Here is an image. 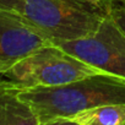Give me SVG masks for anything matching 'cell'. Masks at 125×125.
Segmentation results:
<instances>
[{"label": "cell", "mask_w": 125, "mask_h": 125, "mask_svg": "<svg viewBox=\"0 0 125 125\" xmlns=\"http://www.w3.org/2000/svg\"><path fill=\"white\" fill-rule=\"evenodd\" d=\"M19 96L43 124L101 105L125 104V80L99 74L55 87L20 88Z\"/></svg>", "instance_id": "cell-1"}, {"label": "cell", "mask_w": 125, "mask_h": 125, "mask_svg": "<svg viewBox=\"0 0 125 125\" xmlns=\"http://www.w3.org/2000/svg\"><path fill=\"white\" fill-rule=\"evenodd\" d=\"M12 11L52 42L90 37L107 15L79 0H17Z\"/></svg>", "instance_id": "cell-2"}, {"label": "cell", "mask_w": 125, "mask_h": 125, "mask_svg": "<svg viewBox=\"0 0 125 125\" xmlns=\"http://www.w3.org/2000/svg\"><path fill=\"white\" fill-rule=\"evenodd\" d=\"M99 74L104 73L50 44L21 60L3 77L21 88H32L61 86Z\"/></svg>", "instance_id": "cell-3"}, {"label": "cell", "mask_w": 125, "mask_h": 125, "mask_svg": "<svg viewBox=\"0 0 125 125\" xmlns=\"http://www.w3.org/2000/svg\"><path fill=\"white\" fill-rule=\"evenodd\" d=\"M52 44L104 74L125 80V33L108 12L99 28L90 37L53 41Z\"/></svg>", "instance_id": "cell-4"}, {"label": "cell", "mask_w": 125, "mask_h": 125, "mask_svg": "<svg viewBox=\"0 0 125 125\" xmlns=\"http://www.w3.org/2000/svg\"><path fill=\"white\" fill-rule=\"evenodd\" d=\"M52 41L14 11L0 10V76Z\"/></svg>", "instance_id": "cell-5"}, {"label": "cell", "mask_w": 125, "mask_h": 125, "mask_svg": "<svg viewBox=\"0 0 125 125\" xmlns=\"http://www.w3.org/2000/svg\"><path fill=\"white\" fill-rule=\"evenodd\" d=\"M20 86L0 77V125H39L33 109L20 98Z\"/></svg>", "instance_id": "cell-6"}, {"label": "cell", "mask_w": 125, "mask_h": 125, "mask_svg": "<svg viewBox=\"0 0 125 125\" xmlns=\"http://www.w3.org/2000/svg\"><path fill=\"white\" fill-rule=\"evenodd\" d=\"M79 125H125V104H107L69 118Z\"/></svg>", "instance_id": "cell-7"}, {"label": "cell", "mask_w": 125, "mask_h": 125, "mask_svg": "<svg viewBox=\"0 0 125 125\" xmlns=\"http://www.w3.org/2000/svg\"><path fill=\"white\" fill-rule=\"evenodd\" d=\"M107 12L114 19V21L125 33V5L119 3L118 0H110Z\"/></svg>", "instance_id": "cell-8"}, {"label": "cell", "mask_w": 125, "mask_h": 125, "mask_svg": "<svg viewBox=\"0 0 125 125\" xmlns=\"http://www.w3.org/2000/svg\"><path fill=\"white\" fill-rule=\"evenodd\" d=\"M81 3H85V4H88L101 11H104L107 12V9H108V5L110 3V0H79Z\"/></svg>", "instance_id": "cell-9"}, {"label": "cell", "mask_w": 125, "mask_h": 125, "mask_svg": "<svg viewBox=\"0 0 125 125\" xmlns=\"http://www.w3.org/2000/svg\"><path fill=\"white\" fill-rule=\"evenodd\" d=\"M17 0H0V10H8L12 11Z\"/></svg>", "instance_id": "cell-10"}, {"label": "cell", "mask_w": 125, "mask_h": 125, "mask_svg": "<svg viewBox=\"0 0 125 125\" xmlns=\"http://www.w3.org/2000/svg\"><path fill=\"white\" fill-rule=\"evenodd\" d=\"M39 125H79V124L73 121V120H69V119H58V120L43 123V124H39Z\"/></svg>", "instance_id": "cell-11"}, {"label": "cell", "mask_w": 125, "mask_h": 125, "mask_svg": "<svg viewBox=\"0 0 125 125\" xmlns=\"http://www.w3.org/2000/svg\"><path fill=\"white\" fill-rule=\"evenodd\" d=\"M118 1H119V3H121L123 5H125V0H118Z\"/></svg>", "instance_id": "cell-12"}]
</instances>
